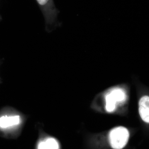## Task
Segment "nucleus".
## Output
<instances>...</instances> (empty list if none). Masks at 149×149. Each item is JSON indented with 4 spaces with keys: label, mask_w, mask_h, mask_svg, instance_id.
<instances>
[{
    "label": "nucleus",
    "mask_w": 149,
    "mask_h": 149,
    "mask_svg": "<svg viewBox=\"0 0 149 149\" xmlns=\"http://www.w3.org/2000/svg\"><path fill=\"white\" fill-rule=\"evenodd\" d=\"M140 116L144 122L149 123V97L145 96L140 99L139 102Z\"/></svg>",
    "instance_id": "nucleus-5"
},
{
    "label": "nucleus",
    "mask_w": 149,
    "mask_h": 149,
    "mask_svg": "<svg viewBox=\"0 0 149 149\" xmlns=\"http://www.w3.org/2000/svg\"><path fill=\"white\" fill-rule=\"evenodd\" d=\"M105 96L106 109L108 112H112L116 109L117 104L123 102L126 99L125 91L120 87L112 88Z\"/></svg>",
    "instance_id": "nucleus-3"
},
{
    "label": "nucleus",
    "mask_w": 149,
    "mask_h": 149,
    "mask_svg": "<svg viewBox=\"0 0 149 149\" xmlns=\"http://www.w3.org/2000/svg\"><path fill=\"white\" fill-rule=\"evenodd\" d=\"M21 113L11 107H5L0 111V135L10 137L15 135L24 123Z\"/></svg>",
    "instance_id": "nucleus-1"
},
{
    "label": "nucleus",
    "mask_w": 149,
    "mask_h": 149,
    "mask_svg": "<svg viewBox=\"0 0 149 149\" xmlns=\"http://www.w3.org/2000/svg\"><path fill=\"white\" fill-rule=\"evenodd\" d=\"M42 13L48 32L52 31L56 26L57 17L59 11L56 8L53 0H36Z\"/></svg>",
    "instance_id": "nucleus-2"
},
{
    "label": "nucleus",
    "mask_w": 149,
    "mask_h": 149,
    "mask_svg": "<svg viewBox=\"0 0 149 149\" xmlns=\"http://www.w3.org/2000/svg\"><path fill=\"white\" fill-rule=\"evenodd\" d=\"M37 149H60L59 143L53 137H47L39 141Z\"/></svg>",
    "instance_id": "nucleus-6"
},
{
    "label": "nucleus",
    "mask_w": 149,
    "mask_h": 149,
    "mask_svg": "<svg viewBox=\"0 0 149 149\" xmlns=\"http://www.w3.org/2000/svg\"><path fill=\"white\" fill-rule=\"evenodd\" d=\"M130 134L127 128L118 126L112 129L109 134L111 146L113 149H122L126 146Z\"/></svg>",
    "instance_id": "nucleus-4"
}]
</instances>
